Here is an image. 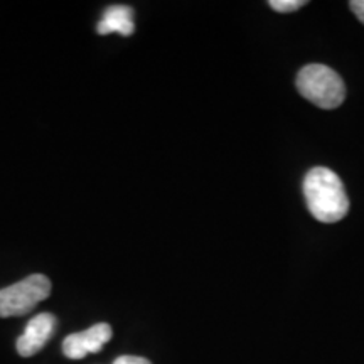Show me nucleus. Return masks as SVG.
<instances>
[{
	"instance_id": "1a4fd4ad",
	"label": "nucleus",
	"mask_w": 364,
	"mask_h": 364,
	"mask_svg": "<svg viewBox=\"0 0 364 364\" xmlns=\"http://www.w3.org/2000/svg\"><path fill=\"white\" fill-rule=\"evenodd\" d=\"M349 7L356 14L359 22L364 24V0H353V2H349Z\"/></svg>"
},
{
	"instance_id": "39448f33",
	"label": "nucleus",
	"mask_w": 364,
	"mask_h": 364,
	"mask_svg": "<svg viewBox=\"0 0 364 364\" xmlns=\"http://www.w3.org/2000/svg\"><path fill=\"white\" fill-rule=\"evenodd\" d=\"M56 329V317L53 314L43 312L33 317L26 326L24 332L17 339L16 348L22 358H31L44 348L46 343L53 338Z\"/></svg>"
},
{
	"instance_id": "7ed1b4c3",
	"label": "nucleus",
	"mask_w": 364,
	"mask_h": 364,
	"mask_svg": "<svg viewBox=\"0 0 364 364\" xmlns=\"http://www.w3.org/2000/svg\"><path fill=\"white\" fill-rule=\"evenodd\" d=\"M51 295V282L46 275L34 273L27 279L0 290V317H19Z\"/></svg>"
},
{
	"instance_id": "f03ea898",
	"label": "nucleus",
	"mask_w": 364,
	"mask_h": 364,
	"mask_svg": "<svg viewBox=\"0 0 364 364\" xmlns=\"http://www.w3.org/2000/svg\"><path fill=\"white\" fill-rule=\"evenodd\" d=\"M297 90L318 108L332 110L343 105L346 85L334 70L326 65H307L297 75Z\"/></svg>"
},
{
	"instance_id": "0eeeda50",
	"label": "nucleus",
	"mask_w": 364,
	"mask_h": 364,
	"mask_svg": "<svg viewBox=\"0 0 364 364\" xmlns=\"http://www.w3.org/2000/svg\"><path fill=\"white\" fill-rule=\"evenodd\" d=\"M306 4H307L306 0H270V7L273 11L282 12V14L299 11V9L306 6Z\"/></svg>"
},
{
	"instance_id": "f257e3e1",
	"label": "nucleus",
	"mask_w": 364,
	"mask_h": 364,
	"mask_svg": "<svg viewBox=\"0 0 364 364\" xmlns=\"http://www.w3.org/2000/svg\"><path fill=\"white\" fill-rule=\"evenodd\" d=\"M304 198L311 215L321 223H338L349 211V198L343 181L327 167H314L307 172Z\"/></svg>"
},
{
	"instance_id": "6e6552de",
	"label": "nucleus",
	"mask_w": 364,
	"mask_h": 364,
	"mask_svg": "<svg viewBox=\"0 0 364 364\" xmlns=\"http://www.w3.org/2000/svg\"><path fill=\"white\" fill-rule=\"evenodd\" d=\"M113 364H152L149 359L140 356H120L117 358Z\"/></svg>"
},
{
	"instance_id": "20e7f679",
	"label": "nucleus",
	"mask_w": 364,
	"mask_h": 364,
	"mask_svg": "<svg viewBox=\"0 0 364 364\" xmlns=\"http://www.w3.org/2000/svg\"><path fill=\"white\" fill-rule=\"evenodd\" d=\"M112 326L107 322L91 326L83 332L70 334L63 343V353L70 359H83L91 353H100L103 346L112 339Z\"/></svg>"
},
{
	"instance_id": "423d86ee",
	"label": "nucleus",
	"mask_w": 364,
	"mask_h": 364,
	"mask_svg": "<svg viewBox=\"0 0 364 364\" xmlns=\"http://www.w3.org/2000/svg\"><path fill=\"white\" fill-rule=\"evenodd\" d=\"M98 34L107 36L112 33H118L122 36L134 34V11L127 6H112L105 11L102 21L97 26Z\"/></svg>"
}]
</instances>
